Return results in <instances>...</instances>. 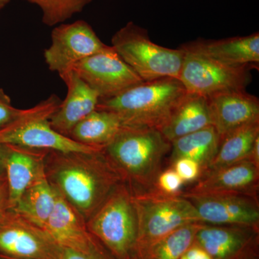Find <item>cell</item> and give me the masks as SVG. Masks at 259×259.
Here are the masks:
<instances>
[{
    "instance_id": "6da1fadb",
    "label": "cell",
    "mask_w": 259,
    "mask_h": 259,
    "mask_svg": "<svg viewBox=\"0 0 259 259\" xmlns=\"http://www.w3.org/2000/svg\"><path fill=\"white\" fill-rule=\"evenodd\" d=\"M45 171L51 185L85 223L125 182L103 148L88 153L48 151Z\"/></svg>"
},
{
    "instance_id": "7a4b0ae2",
    "label": "cell",
    "mask_w": 259,
    "mask_h": 259,
    "mask_svg": "<svg viewBox=\"0 0 259 259\" xmlns=\"http://www.w3.org/2000/svg\"><path fill=\"white\" fill-rule=\"evenodd\" d=\"M103 151L131 192H144L156 189L171 143L159 130L122 126Z\"/></svg>"
},
{
    "instance_id": "3957f363",
    "label": "cell",
    "mask_w": 259,
    "mask_h": 259,
    "mask_svg": "<svg viewBox=\"0 0 259 259\" xmlns=\"http://www.w3.org/2000/svg\"><path fill=\"white\" fill-rule=\"evenodd\" d=\"M187 90L180 80L165 77L143 81L108 99H100L97 110L112 112L122 126L160 130Z\"/></svg>"
},
{
    "instance_id": "277c9868",
    "label": "cell",
    "mask_w": 259,
    "mask_h": 259,
    "mask_svg": "<svg viewBox=\"0 0 259 259\" xmlns=\"http://www.w3.org/2000/svg\"><path fill=\"white\" fill-rule=\"evenodd\" d=\"M86 225L116 259H139L137 214L125 182L116 187Z\"/></svg>"
},
{
    "instance_id": "5b68a950",
    "label": "cell",
    "mask_w": 259,
    "mask_h": 259,
    "mask_svg": "<svg viewBox=\"0 0 259 259\" xmlns=\"http://www.w3.org/2000/svg\"><path fill=\"white\" fill-rule=\"evenodd\" d=\"M111 42V47L143 81L180 79L185 51L154 44L147 30L133 22L116 32Z\"/></svg>"
},
{
    "instance_id": "8992f818",
    "label": "cell",
    "mask_w": 259,
    "mask_h": 259,
    "mask_svg": "<svg viewBox=\"0 0 259 259\" xmlns=\"http://www.w3.org/2000/svg\"><path fill=\"white\" fill-rule=\"evenodd\" d=\"M61 102L57 95H52L23 110L16 120L0 131V144L61 153H88L103 148L80 144L53 128L50 118Z\"/></svg>"
},
{
    "instance_id": "52a82bcc",
    "label": "cell",
    "mask_w": 259,
    "mask_h": 259,
    "mask_svg": "<svg viewBox=\"0 0 259 259\" xmlns=\"http://www.w3.org/2000/svg\"><path fill=\"white\" fill-rule=\"evenodd\" d=\"M131 194L139 225V254L141 250L177 228L202 223L193 204L180 192L166 194L156 188Z\"/></svg>"
},
{
    "instance_id": "ba28073f",
    "label": "cell",
    "mask_w": 259,
    "mask_h": 259,
    "mask_svg": "<svg viewBox=\"0 0 259 259\" xmlns=\"http://www.w3.org/2000/svg\"><path fill=\"white\" fill-rule=\"evenodd\" d=\"M182 49L185 58L179 80L187 93L209 97L224 92L245 90L251 81L253 66H231Z\"/></svg>"
},
{
    "instance_id": "9c48e42d",
    "label": "cell",
    "mask_w": 259,
    "mask_h": 259,
    "mask_svg": "<svg viewBox=\"0 0 259 259\" xmlns=\"http://www.w3.org/2000/svg\"><path fill=\"white\" fill-rule=\"evenodd\" d=\"M107 46L84 20L62 23L53 29L51 45L44 51V59L50 71L61 75Z\"/></svg>"
},
{
    "instance_id": "30bf717a",
    "label": "cell",
    "mask_w": 259,
    "mask_h": 259,
    "mask_svg": "<svg viewBox=\"0 0 259 259\" xmlns=\"http://www.w3.org/2000/svg\"><path fill=\"white\" fill-rule=\"evenodd\" d=\"M72 70L100 99L117 96L144 81L111 46L80 61Z\"/></svg>"
},
{
    "instance_id": "8fae6325",
    "label": "cell",
    "mask_w": 259,
    "mask_h": 259,
    "mask_svg": "<svg viewBox=\"0 0 259 259\" xmlns=\"http://www.w3.org/2000/svg\"><path fill=\"white\" fill-rule=\"evenodd\" d=\"M0 221V255L18 259H60L61 247L42 228L11 210Z\"/></svg>"
},
{
    "instance_id": "7c38bea8",
    "label": "cell",
    "mask_w": 259,
    "mask_h": 259,
    "mask_svg": "<svg viewBox=\"0 0 259 259\" xmlns=\"http://www.w3.org/2000/svg\"><path fill=\"white\" fill-rule=\"evenodd\" d=\"M190 200L203 223L236 225L259 229L258 197L241 194H190L181 192Z\"/></svg>"
},
{
    "instance_id": "4fadbf2b",
    "label": "cell",
    "mask_w": 259,
    "mask_h": 259,
    "mask_svg": "<svg viewBox=\"0 0 259 259\" xmlns=\"http://www.w3.org/2000/svg\"><path fill=\"white\" fill-rule=\"evenodd\" d=\"M195 243L213 259H238L259 245V229L236 225H212L202 223Z\"/></svg>"
},
{
    "instance_id": "5bb4252c",
    "label": "cell",
    "mask_w": 259,
    "mask_h": 259,
    "mask_svg": "<svg viewBox=\"0 0 259 259\" xmlns=\"http://www.w3.org/2000/svg\"><path fill=\"white\" fill-rule=\"evenodd\" d=\"M44 230L59 246L80 253H92L102 245L57 190L55 207Z\"/></svg>"
},
{
    "instance_id": "9a60e30c",
    "label": "cell",
    "mask_w": 259,
    "mask_h": 259,
    "mask_svg": "<svg viewBox=\"0 0 259 259\" xmlns=\"http://www.w3.org/2000/svg\"><path fill=\"white\" fill-rule=\"evenodd\" d=\"M259 168L249 160L204 172L186 193L241 194L258 197Z\"/></svg>"
},
{
    "instance_id": "2e32d148",
    "label": "cell",
    "mask_w": 259,
    "mask_h": 259,
    "mask_svg": "<svg viewBox=\"0 0 259 259\" xmlns=\"http://www.w3.org/2000/svg\"><path fill=\"white\" fill-rule=\"evenodd\" d=\"M212 126L221 140L237 128L259 122V100L245 90H234L207 97Z\"/></svg>"
},
{
    "instance_id": "e0dca14e",
    "label": "cell",
    "mask_w": 259,
    "mask_h": 259,
    "mask_svg": "<svg viewBox=\"0 0 259 259\" xmlns=\"http://www.w3.org/2000/svg\"><path fill=\"white\" fill-rule=\"evenodd\" d=\"M59 76L66 85L67 94L51 115L50 122L56 131L69 137L76 124L97 110L100 96L73 70Z\"/></svg>"
},
{
    "instance_id": "ac0fdd59",
    "label": "cell",
    "mask_w": 259,
    "mask_h": 259,
    "mask_svg": "<svg viewBox=\"0 0 259 259\" xmlns=\"http://www.w3.org/2000/svg\"><path fill=\"white\" fill-rule=\"evenodd\" d=\"M5 146L8 204L12 210L25 190L45 176V158L48 151L10 145Z\"/></svg>"
},
{
    "instance_id": "d6986e66",
    "label": "cell",
    "mask_w": 259,
    "mask_h": 259,
    "mask_svg": "<svg viewBox=\"0 0 259 259\" xmlns=\"http://www.w3.org/2000/svg\"><path fill=\"white\" fill-rule=\"evenodd\" d=\"M180 48L231 66H253L259 63L258 32L247 36L222 40H197Z\"/></svg>"
},
{
    "instance_id": "ffe728a7",
    "label": "cell",
    "mask_w": 259,
    "mask_h": 259,
    "mask_svg": "<svg viewBox=\"0 0 259 259\" xmlns=\"http://www.w3.org/2000/svg\"><path fill=\"white\" fill-rule=\"evenodd\" d=\"M211 125L212 119L208 98L187 93L159 131L171 143Z\"/></svg>"
},
{
    "instance_id": "44dd1931",
    "label": "cell",
    "mask_w": 259,
    "mask_h": 259,
    "mask_svg": "<svg viewBox=\"0 0 259 259\" xmlns=\"http://www.w3.org/2000/svg\"><path fill=\"white\" fill-rule=\"evenodd\" d=\"M221 141L212 125L186 135L171 142V161L180 158H190L199 163L202 174L214 159Z\"/></svg>"
},
{
    "instance_id": "7402d4cb",
    "label": "cell",
    "mask_w": 259,
    "mask_h": 259,
    "mask_svg": "<svg viewBox=\"0 0 259 259\" xmlns=\"http://www.w3.org/2000/svg\"><path fill=\"white\" fill-rule=\"evenodd\" d=\"M56 199V190L45 175L25 190L12 210L44 229L55 207Z\"/></svg>"
},
{
    "instance_id": "603a6c76",
    "label": "cell",
    "mask_w": 259,
    "mask_h": 259,
    "mask_svg": "<svg viewBox=\"0 0 259 259\" xmlns=\"http://www.w3.org/2000/svg\"><path fill=\"white\" fill-rule=\"evenodd\" d=\"M122 127V122L115 114L95 110L74 126L69 137L81 144L104 148Z\"/></svg>"
},
{
    "instance_id": "cb8c5ba5",
    "label": "cell",
    "mask_w": 259,
    "mask_h": 259,
    "mask_svg": "<svg viewBox=\"0 0 259 259\" xmlns=\"http://www.w3.org/2000/svg\"><path fill=\"white\" fill-rule=\"evenodd\" d=\"M258 137L259 122L242 126L226 135L221 139L214 159L204 172L213 171L248 160L253 144Z\"/></svg>"
},
{
    "instance_id": "d4e9b609",
    "label": "cell",
    "mask_w": 259,
    "mask_h": 259,
    "mask_svg": "<svg viewBox=\"0 0 259 259\" xmlns=\"http://www.w3.org/2000/svg\"><path fill=\"white\" fill-rule=\"evenodd\" d=\"M202 223H192L177 228L139 252V259H178L195 241Z\"/></svg>"
},
{
    "instance_id": "484cf974",
    "label": "cell",
    "mask_w": 259,
    "mask_h": 259,
    "mask_svg": "<svg viewBox=\"0 0 259 259\" xmlns=\"http://www.w3.org/2000/svg\"><path fill=\"white\" fill-rule=\"evenodd\" d=\"M37 5L42 12V23L49 26L64 23L81 13L93 0H25Z\"/></svg>"
},
{
    "instance_id": "4316f807",
    "label": "cell",
    "mask_w": 259,
    "mask_h": 259,
    "mask_svg": "<svg viewBox=\"0 0 259 259\" xmlns=\"http://www.w3.org/2000/svg\"><path fill=\"white\" fill-rule=\"evenodd\" d=\"M171 168L185 183L197 181L202 175V168L199 163L190 158H177L171 162Z\"/></svg>"
},
{
    "instance_id": "83f0119b",
    "label": "cell",
    "mask_w": 259,
    "mask_h": 259,
    "mask_svg": "<svg viewBox=\"0 0 259 259\" xmlns=\"http://www.w3.org/2000/svg\"><path fill=\"white\" fill-rule=\"evenodd\" d=\"M185 182L173 168L161 171L157 177L156 188L166 194H178Z\"/></svg>"
},
{
    "instance_id": "f1b7e54d",
    "label": "cell",
    "mask_w": 259,
    "mask_h": 259,
    "mask_svg": "<svg viewBox=\"0 0 259 259\" xmlns=\"http://www.w3.org/2000/svg\"><path fill=\"white\" fill-rule=\"evenodd\" d=\"M23 110L13 106L10 97L0 88V131L16 120Z\"/></svg>"
},
{
    "instance_id": "f546056e",
    "label": "cell",
    "mask_w": 259,
    "mask_h": 259,
    "mask_svg": "<svg viewBox=\"0 0 259 259\" xmlns=\"http://www.w3.org/2000/svg\"><path fill=\"white\" fill-rule=\"evenodd\" d=\"M60 259H116L102 245L98 249L90 253H83L61 247Z\"/></svg>"
},
{
    "instance_id": "4dcf8cb0",
    "label": "cell",
    "mask_w": 259,
    "mask_h": 259,
    "mask_svg": "<svg viewBox=\"0 0 259 259\" xmlns=\"http://www.w3.org/2000/svg\"><path fill=\"white\" fill-rule=\"evenodd\" d=\"M186 259H213L212 257L200 245L194 243L183 255Z\"/></svg>"
},
{
    "instance_id": "1f68e13d",
    "label": "cell",
    "mask_w": 259,
    "mask_h": 259,
    "mask_svg": "<svg viewBox=\"0 0 259 259\" xmlns=\"http://www.w3.org/2000/svg\"><path fill=\"white\" fill-rule=\"evenodd\" d=\"M248 160L259 168V137L257 138L253 144Z\"/></svg>"
},
{
    "instance_id": "d6a6232c",
    "label": "cell",
    "mask_w": 259,
    "mask_h": 259,
    "mask_svg": "<svg viewBox=\"0 0 259 259\" xmlns=\"http://www.w3.org/2000/svg\"><path fill=\"white\" fill-rule=\"evenodd\" d=\"M6 146L0 144V177L5 170V156H6Z\"/></svg>"
},
{
    "instance_id": "836d02e7",
    "label": "cell",
    "mask_w": 259,
    "mask_h": 259,
    "mask_svg": "<svg viewBox=\"0 0 259 259\" xmlns=\"http://www.w3.org/2000/svg\"><path fill=\"white\" fill-rule=\"evenodd\" d=\"M8 194V192L5 193L4 189L2 187L1 184H0V215H1L2 212H3V209H4L5 204H7L9 207Z\"/></svg>"
},
{
    "instance_id": "e575fe53",
    "label": "cell",
    "mask_w": 259,
    "mask_h": 259,
    "mask_svg": "<svg viewBox=\"0 0 259 259\" xmlns=\"http://www.w3.org/2000/svg\"><path fill=\"white\" fill-rule=\"evenodd\" d=\"M238 259H259L258 258V245L247 251L243 255Z\"/></svg>"
},
{
    "instance_id": "d590c367",
    "label": "cell",
    "mask_w": 259,
    "mask_h": 259,
    "mask_svg": "<svg viewBox=\"0 0 259 259\" xmlns=\"http://www.w3.org/2000/svg\"><path fill=\"white\" fill-rule=\"evenodd\" d=\"M10 0H0V11L10 3Z\"/></svg>"
},
{
    "instance_id": "8d00e7d4",
    "label": "cell",
    "mask_w": 259,
    "mask_h": 259,
    "mask_svg": "<svg viewBox=\"0 0 259 259\" xmlns=\"http://www.w3.org/2000/svg\"><path fill=\"white\" fill-rule=\"evenodd\" d=\"M0 259H18L10 258V257L5 256V255H0Z\"/></svg>"
},
{
    "instance_id": "74e56055",
    "label": "cell",
    "mask_w": 259,
    "mask_h": 259,
    "mask_svg": "<svg viewBox=\"0 0 259 259\" xmlns=\"http://www.w3.org/2000/svg\"><path fill=\"white\" fill-rule=\"evenodd\" d=\"M178 259H186V258H185V257L183 256V255H182V257H180V258H179Z\"/></svg>"
}]
</instances>
